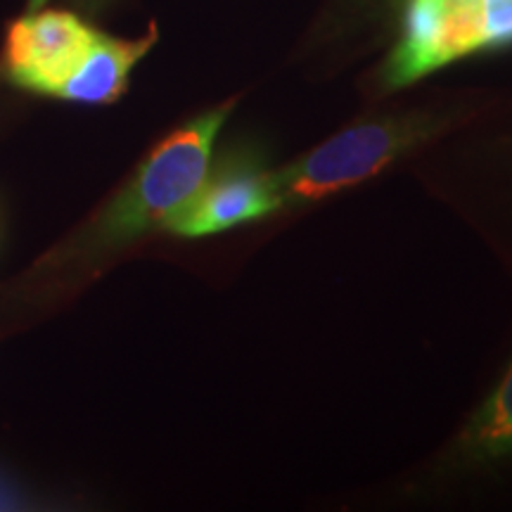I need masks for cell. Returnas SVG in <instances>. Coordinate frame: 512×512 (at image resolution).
Returning <instances> with one entry per match:
<instances>
[{"instance_id":"obj_3","label":"cell","mask_w":512,"mask_h":512,"mask_svg":"<svg viewBox=\"0 0 512 512\" xmlns=\"http://www.w3.org/2000/svg\"><path fill=\"white\" fill-rule=\"evenodd\" d=\"M100 31L72 12H31L17 19L5 41V76L19 88L55 95L93 48Z\"/></svg>"},{"instance_id":"obj_4","label":"cell","mask_w":512,"mask_h":512,"mask_svg":"<svg viewBox=\"0 0 512 512\" xmlns=\"http://www.w3.org/2000/svg\"><path fill=\"white\" fill-rule=\"evenodd\" d=\"M280 204L273 174H264L249 162H228L214 176H207L195 197L164 228L183 238H204L273 214Z\"/></svg>"},{"instance_id":"obj_1","label":"cell","mask_w":512,"mask_h":512,"mask_svg":"<svg viewBox=\"0 0 512 512\" xmlns=\"http://www.w3.org/2000/svg\"><path fill=\"white\" fill-rule=\"evenodd\" d=\"M228 112L230 105L211 110L162 140L140 166L133 183L102 214L93 233L95 245H121L152 228H164L207 181L211 147Z\"/></svg>"},{"instance_id":"obj_8","label":"cell","mask_w":512,"mask_h":512,"mask_svg":"<svg viewBox=\"0 0 512 512\" xmlns=\"http://www.w3.org/2000/svg\"><path fill=\"white\" fill-rule=\"evenodd\" d=\"M43 3H46V0H29V10H38Z\"/></svg>"},{"instance_id":"obj_5","label":"cell","mask_w":512,"mask_h":512,"mask_svg":"<svg viewBox=\"0 0 512 512\" xmlns=\"http://www.w3.org/2000/svg\"><path fill=\"white\" fill-rule=\"evenodd\" d=\"M155 38V29L138 41H119V38L98 34L93 48L60 88L57 98L86 102V105H105V102L117 100L124 93L131 69L152 48Z\"/></svg>"},{"instance_id":"obj_2","label":"cell","mask_w":512,"mask_h":512,"mask_svg":"<svg viewBox=\"0 0 512 512\" xmlns=\"http://www.w3.org/2000/svg\"><path fill=\"white\" fill-rule=\"evenodd\" d=\"M439 121L399 117L358 124L337 133L297 164L273 174L280 200L311 202L366 181L437 131Z\"/></svg>"},{"instance_id":"obj_7","label":"cell","mask_w":512,"mask_h":512,"mask_svg":"<svg viewBox=\"0 0 512 512\" xmlns=\"http://www.w3.org/2000/svg\"><path fill=\"white\" fill-rule=\"evenodd\" d=\"M22 503V498L15 489H12V484H5L3 479H0V508L3 510H12L17 508V505Z\"/></svg>"},{"instance_id":"obj_6","label":"cell","mask_w":512,"mask_h":512,"mask_svg":"<svg viewBox=\"0 0 512 512\" xmlns=\"http://www.w3.org/2000/svg\"><path fill=\"white\" fill-rule=\"evenodd\" d=\"M453 463L484 467L512 458V363L453 446Z\"/></svg>"}]
</instances>
